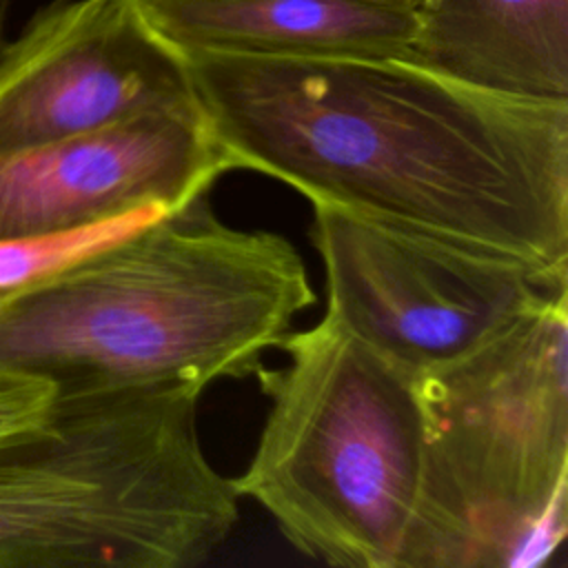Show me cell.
I'll use <instances>...</instances> for the list:
<instances>
[{
	"label": "cell",
	"mask_w": 568,
	"mask_h": 568,
	"mask_svg": "<svg viewBox=\"0 0 568 568\" xmlns=\"http://www.w3.org/2000/svg\"><path fill=\"white\" fill-rule=\"evenodd\" d=\"M182 58L231 171L568 266V102L490 91L413 60Z\"/></svg>",
	"instance_id": "obj_1"
},
{
	"label": "cell",
	"mask_w": 568,
	"mask_h": 568,
	"mask_svg": "<svg viewBox=\"0 0 568 568\" xmlns=\"http://www.w3.org/2000/svg\"><path fill=\"white\" fill-rule=\"evenodd\" d=\"M315 302L297 248L224 224L209 191L0 306V364L58 393L255 375Z\"/></svg>",
	"instance_id": "obj_2"
},
{
	"label": "cell",
	"mask_w": 568,
	"mask_h": 568,
	"mask_svg": "<svg viewBox=\"0 0 568 568\" xmlns=\"http://www.w3.org/2000/svg\"><path fill=\"white\" fill-rule=\"evenodd\" d=\"M202 390L58 393L0 437V568H195L237 524V490L206 457Z\"/></svg>",
	"instance_id": "obj_3"
},
{
	"label": "cell",
	"mask_w": 568,
	"mask_h": 568,
	"mask_svg": "<svg viewBox=\"0 0 568 568\" xmlns=\"http://www.w3.org/2000/svg\"><path fill=\"white\" fill-rule=\"evenodd\" d=\"M426 439L402 568H541L566 539L568 295L422 375Z\"/></svg>",
	"instance_id": "obj_4"
},
{
	"label": "cell",
	"mask_w": 568,
	"mask_h": 568,
	"mask_svg": "<svg viewBox=\"0 0 568 568\" xmlns=\"http://www.w3.org/2000/svg\"><path fill=\"white\" fill-rule=\"evenodd\" d=\"M277 348L288 362L255 373L271 408L237 495L315 561L402 568L424 468L417 382L328 315Z\"/></svg>",
	"instance_id": "obj_5"
},
{
	"label": "cell",
	"mask_w": 568,
	"mask_h": 568,
	"mask_svg": "<svg viewBox=\"0 0 568 568\" xmlns=\"http://www.w3.org/2000/svg\"><path fill=\"white\" fill-rule=\"evenodd\" d=\"M313 204L326 313L413 379L444 368L568 295V266Z\"/></svg>",
	"instance_id": "obj_6"
},
{
	"label": "cell",
	"mask_w": 568,
	"mask_h": 568,
	"mask_svg": "<svg viewBox=\"0 0 568 568\" xmlns=\"http://www.w3.org/2000/svg\"><path fill=\"white\" fill-rule=\"evenodd\" d=\"M195 104L182 53L135 0H58L0 47V151Z\"/></svg>",
	"instance_id": "obj_7"
},
{
	"label": "cell",
	"mask_w": 568,
	"mask_h": 568,
	"mask_svg": "<svg viewBox=\"0 0 568 568\" xmlns=\"http://www.w3.org/2000/svg\"><path fill=\"white\" fill-rule=\"evenodd\" d=\"M226 171L197 104L0 151V240L67 231L142 206L178 209Z\"/></svg>",
	"instance_id": "obj_8"
},
{
	"label": "cell",
	"mask_w": 568,
	"mask_h": 568,
	"mask_svg": "<svg viewBox=\"0 0 568 568\" xmlns=\"http://www.w3.org/2000/svg\"><path fill=\"white\" fill-rule=\"evenodd\" d=\"M175 51L413 60L422 13L388 0H135Z\"/></svg>",
	"instance_id": "obj_9"
},
{
	"label": "cell",
	"mask_w": 568,
	"mask_h": 568,
	"mask_svg": "<svg viewBox=\"0 0 568 568\" xmlns=\"http://www.w3.org/2000/svg\"><path fill=\"white\" fill-rule=\"evenodd\" d=\"M413 62L490 91L568 102V0H435Z\"/></svg>",
	"instance_id": "obj_10"
},
{
	"label": "cell",
	"mask_w": 568,
	"mask_h": 568,
	"mask_svg": "<svg viewBox=\"0 0 568 568\" xmlns=\"http://www.w3.org/2000/svg\"><path fill=\"white\" fill-rule=\"evenodd\" d=\"M58 397L53 379L0 364V437L40 424Z\"/></svg>",
	"instance_id": "obj_11"
},
{
	"label": "cell",
	"mask_w": 568,
	"mask_h": 568,
	"mask_svg": "<svg viewBox=\"0 0 568 568\" xmlns=\"http://www.w3.org/2000/svg\"><path fill=\"white\" fill-rule=\"evenodd\" d=\"M388 2H397V4L410 7V9L419 11V13H426L435 4V0H388Z\"/></svg>",
	"instance_id": "obj_12"
},
{
	"label": "cell",
	"mask_w": 568,
	"mask_h": 568,
	"mask_svg": "<svg viewBox=\"0 0 568 568\" xmlns=\"http://www.w3.org/2000/svg\"><path fill=\"white\" fill-rule=\"evenodd\" d=\"M7 2L9 0H0V47L4 44V38H2V33H4V18H7Z\"/></svg>",
	"instance_id": "obj_13"
}]
</instances>
